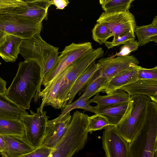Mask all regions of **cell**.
I'll list each match as a JSON object with an SVG mask.
<instances>
[{
    "label": "cell",
    "mask_w": 157,
    "mask_h": 157,
    "mask_svg": "<svg viewBox=\"0 0 157 157\" xmlns=\"http://www.w3.org/2000/svg\"><path fill=\"white\" fill-rule=\"evenodd\" d=\"M40 80V68L37 63L31 60L20 62L16 75L5 95L25 109H29Z\"/></svg>",
    "instance_id": "6da1fadb"
},
{
    "label": "cell",
    "mask_w": 157,
    "mask_h": 157,
    "mask_svg": "<svg viewBox=\"0 0 157 157\" xmlns=\"http://www.w3.org/2000/svg\"><path fill=\"white\" fill-rule=\"evenodd\" d=\"M20 54L25 60L34 61L40 68V80L36 94L40 91L42 81L56 63L59 56V48L53 46L44 41L40 34L23 39L20 47Z\"/></svg>",
    "instance_id": "7a4b0ae2"
},
{
    "label": "cell",
    "mask_w": 157,
    "mask_h": 157,
    "mask_svg": "<svg viewBox=\"0 0 157 157\" xmlns=\"http://www.w3.org/2000/svg\"><path fill=\"white\" fill-rule=\"evenodd\" d=\"M88 116L78 111L74 113L70 125L48 157H72L83 148L88 137Z\"/></svg>",
    "instance_id": "3957f363"
},
{
    "label": "cell",
    "mask_w": 157,
    "mask_h": 157,
    "mask_svg": "<svg viewBox=\"0 0 157 157\" xmlns=\"http://www.w3.org/2000/svg\"><path fill=\"white\" fill-rule=\"evenodd\" d=\"M157 103L150 101L141 129L129 144V157H157Z\"/></svg>",
    "instance_id": "277c9868"
},
{
    "label": "cell",
    "mask_w": 157,
    "mask_h": 157,
    "mask_svg": "<svg viewBox=\"0 0 157 157\" xmlns=\"http://www.w3.org/2000/svg\"><path fill=\"white\" fill-rule=\"evenodd\" d=\"M150 98L144 95L130 96V107L125 117L115 127L118 133L128 144L141 129L144 122Z\"/></svg>",
    "instance_id": "5b68a950"
},
{
    "label": "cell",
    "mask_w": 157,
    "mask_h": 157,
    "mask_svg": "<svg viewBox=\"0 0 157 157\" xmlns=\"http://www.w3.org/2000/svg\"><path fill=\"white\" fill-rule=\"evenodd\" d=\"M104 53L101 48L93 49L78 59L66 68L67 72L58 94L59 109H62L64 100L78 78L90 64L102 57Z\"/></svg>",
    "instance_id": "8992f818"
},
{
    "label": "cell",
    "mask_w": 157,
    "mask_h": 157,
    "mask_svg": "<svg viewBox=\"0 0 157 157\" xmlns=\"http://www.w3.org/2000/svg\"><path fill=\"white\" fill-rule=\"evenodd\" d=\"M42 22L28 18L10 14L0 15V31L23 39L40 34Z\"/></svg>",
    "instance_id": "52a82bcc"
},
{
    "label": "cell",
    "mask_w": 157,
    "mask_h": 157,
    "mask_svg": "<svg viewBox=\"0 0 157 157\" xmlns=\"http://www.w3.org/2000/svg\"><path fill=\"white\" fill-rule=\"evenodd\" d=\"M31 114L24 115L21 119L27 142L35 149L41 146L45 132L49 117L46 111L37 109L36 113L30 110Z\"/></svg>",
    "instance_id": "ba28073f"
},
{
    "label": "cell",
    "mask_w": 157,
    "mask_h": 157,
    "mask_svg": "<svg viewBox=\"0 0 157 157\" xmlns=\"http://www.w3.org/2000/svg\"><path fill=\"white\" fill-rule=\"evenodd\" d=\"M93 49L92 43L90 42L79 44L73 43L65 46L59 56L53 68L43 79L42 85L45 87L56 75L76 59Z\"/></svg>",
    "instance_id": "9c48e42d"
},
{
    "label": "cell",
    "mask_w": 157,
    "mask_h": 157,
    "mask_svg": "<svg viewBox=\"0 0 157 157\" xmlns=\"http://www.w3.org/2000/svg\"><path fill=\"white\" fill-rule=\"evenodd\" d=\"M97 22L105 25L111 31L113 35V40L129 32L134 34L136 26L135 17L129 11L113 13L103 12Z\"/></svg>",
    "instance_id": "30bf717a"
},
{
    "label": "cell",
    "mask_w": 157,
    "mask_h": 157,
    "mask_svg": "<svg viewBox=\"0 0 157 157\" xmlns=\"http://www.w3.org/2000/svg\"><path fill=\"white\" fill-rule=\"evenodd\" d=\"M102 137L103 148L106 157H129V144L117 132L114 126L104 128Z\"/></svg>",
    "instance_id": "8fae6325"
},
{
    "label": "cell",
    "mask_w": 157,
    "mask_h": 157,
    "mask_svg": "<svg viewBox=\"0 0 157 157\" xmlns=\"http://www.w3.org/2000/svg\"><path fill=\"white\" fill-rule=\"evenodd\" d=\"M102 75L109 81L119 73L138 65L137 58L133 55L102 58L97 63Z\"/></svg>",
    "instance_id": "7c38bea8"
},
{
    "label": "cell",
    "mask_w": 157,
    "mask_h": 157,
    "mask_svg": "<svg viewBox=\"0 0 157 157\" xmlns=\"http://www.w3.org/2000/svg\"><path fill=\"white\" fill-rule=\"evenodd\" d=\"M51 6L49 0H26L24 4L12 9L7 13L25 17L39 22L47 17Z\"/></svg>",
    "instance_id": "4fadbf2b"
},
{
    "label": "cell",
    "mask_w": 157,
    "mask_h": 157,
    "mask_svg": "<svg viewBox=\"0 0 157 157\" xmlns=\"http://www.w3.org/2000/svg\"><path fill=\"white\" fill-rule=\"evenodd\" d=\"M71 118L70 112L59 121L48 120L41 146L54 148L70 125Z\"/></svg>",
    "instance_id": "5bb4252c"
},
{
    "label": "cell",
    "mask_w": 157,
    "mask_h": 157,
    "mask_svg": "<svg viewBox=\"0 0 157 157\" xmlns=\"http://www.w3.org/2000/svg\"><path fill=\"white\" fill-rule=\"evenodd\" d=\"M5 142L6 147L0 153L2 157H17L30 152L35 149L25 138L16 136L0 135Z\"/></svg>",
    "instance_id": "9a60e30c"
},
{
    "label": "cell",
    "mask_w": 157,
    "mask_h": 157,
    "mask_svg": "<svg viewBox=\"0 0 157 157\" xmlns=\"http://www.w3.org/2000/svg\"><path fill=\"white\" fill-rule=\"evenodd\" d=\"M67 72L66 68L56 75L40 91L39 97L42 98L40 109L43 110L44 107L51 105L56 109H59L58 94L61 83Z\"/></svg>",
    "instance_id": "2e32d148"
},
{
    "label": "cell",
    "mask_w": 157,
    "mask_h": 157,
    "mask_svg": "<svg viewBox=\"0 0 157 157\" xmlns=\"http://www.w3.org/2000/svg\"><path fill=\"white\" fill-rule=\"evenodd\" d=\"M130 96L143 95L157 103V79L138 80L121 88Z\"/></svg>",
    "instance_id": "e0dca14e"
},
{
    "label": "cell",
    "mask_w": 157,
    "mask_h": 157,
    "mask_svg": "<svg viewBox=\"0 0 157 157\" xmlns=\"http://www.w3.org/2000/svg\"><path fill=\"white\" fill-rule=\"evenodd\" d=\"M139 66L136 65L114 76L109 81L101 92L108 95L137 80V70Z\"/></svg>",
    "instance_id": "ac0fdd59"
},
{
    "label": "cell",
    "mask_w": 157,
    "mask_h": 157,
    "mask_svg": "<svg viewBox=\"0 0 157 157\" xmlns=\"http://www.w3.org/2000/svg\"><path fill=\"white\" fill-rule=\"evenodd\" d=\"M23 40L5 33L0 44V56L5 62L13 63L16 61L19 54L20 47Z\"/></svg>",
    "instance_id": "d6986e66"
},
{
    "label": "cell",
    "mask_w": 157,
    "mask_h": 157,
    "mask_svg": "<svg viewBox=\"0 0 157 157\" xmlns=\"http://www.w3.org/2000/svg\"><path fill=\"white\" fill-rule=\"evenodd\" d=\"M130 107L129 101L128 102L109 106L98 107L95 106V114L101 116L111 125L115 126L125 117Z\"/></svg>",
    "instance_id": "ffe728a7"
},
{
    "label": "cell",
    "mask_w": 157,
    "mask_h": 157,
    "mask_svg": "<svg viewBox=\"0 0 157 157\" xmlns=\"http://www.w3.org/2000/svg\"><path fill=\"white\" fill-rule=\"evenodd\" d=\"M99 68L98 64L94 61L83 72L75 81L65 98L62 110L66 105L72 102L77 93L85 87L90 77Z\"/></svg>",
    "instance_id": "44dd1931"
},
{
    "label": "cell",
    "mask_w": 157,
    "mask_h": 157,
    "mask_svg": "<svg viewBox=\"0 0 157 157\" xmlns=\"http://www.w3.org/2000/svg\"><path fill=\"white\" fill-rule=\"evenodd\" d=\"M130 98V96L127 92L119 89L106 95H100L98 93L90 101V103H96L97 107H102L128 102Z\"/></svg>",
    "instance_id": "7402d4cb"
},
{
    "label": "cell",
    "mask_w": 157,
    "mask_h": 157,
    "mask_svg": "<svg viewBox=\"0 0 157 157\" xmlns=\"http://www.w3.org/2000/svg\"><path fill=\"white\" fill-rule=\"evenodd\" d=\"M26 110L17 105L0 94V118L21 120L25 115L28 114Z\"/></svg>",
    "instance_id": "603a6c76"
},
{
    "label": "cell",
    "mask_w": 157,
    "mask_h": 157,
    "mask_svg": "<svg viewBox=\"0 0 157 157\" xmlns=\"http://www.w3.org/2000/svg\"><path fill=\"white\" fill-rule=\"evenodd\" d=\"M109 81L107 78L102 75L101 69L100 67L90 77L85 87V89L83 93L77 99L86 97H91L97 93L101 92Z\"/></svg>",
    "instance_id": "cb8c5ba5"
},
{
    "label": "cell",
    "mask_w": 157,
    "mask_h": 157,
    "mask_svg": "<svg viewBox=\"0 0 157 157\" xmlns=\"http://www.w3.org/2000/svg\"><path fill=\"white\" fill-rule=\"evenodd\" d=\"M0 135L25 138V129L21 120L0 118Z\"/></svg>",
    "instance_id": "d4e9b609"
},
{
    "label": "cell",
    "mask_w": 157,
    "mask_h": 157,
    "mask_svg": "<svg viewBox=\"0 0 157 157\" xmlns=\"http://www.w3.org/2000/svg\"><path fill=\"white\" fill-rule=\"evenodd\" d=\"M134 34L137 37L139 46H143L150 42H157V26L151 23L136 26Z\"/></svg>",
    "instance_id": "484cf974"
},
{
    "label": "cell",
    "mask_w": 157,
    "mask_h": 157,
    "mask_svg": "<svg viewBox=\"0 0 157 157\" xmlns=\"http://www.w3.org/2000/svg\"><path fill=\"white\" fill-rule=\"evenodd\" d=\"M90 97H86L79 99H77L75 101L68 105H66L62 109L61 114L58 117L52 120L55 122L59 121L71 110L75 109H82L85 111L96 114L95 106L90 105V103L89 99Z\"/></svg>",
    "instance_id": "4316f807"
},
{
    "label": "cell",
    "mask_w": 157,
    "mask_h": 157,
    "mask_svg": "<svg viewBox=\"0 0 157 157\" xmlns=\"http://www.w3.org/2000/svg\"><path fill=\"white\" fill-rule=\"evenodd\" d=\"M134 0H100L99 3L105 12L113 13L129 11Z\"/></svg>",
    "instance_id": "83f0119b"
},
{
    "label": "cell",
    "mask_w": 157,
    "mask_h": 157,
    "mask_svg": "<svg viewBox=\"0 0 157 157\" xmlns=\"http://www.w3.org/2000/svg\"><path fill=\"white\" fill-rule=\"evenodd\" d=\"M92 38L100 45L105 44L110 37L113 36L111 31L106 27L97 23L92 30Z\"/></svg>",
    "instance_id": "f1b7e54d"
},
{
    "label": "cell",
    "mask_w": 157,
    "mask_h": 157,
    "mask_svg": "<svg viewBox=\"0 0 157 157\" xmlns=\"http://www.w3.org/2000/svg\"><path fill=\"white\" fill-rule=\"evenodd\" d=\"M87 120L88 132L90 133L93 131L104 129L108 125H111L105 118L98 114L88 116Z\"/></svg>",
    "instance_id": "f546056e"
},
{
    "label": "cell",
    "mask_w": 157,
    "mask_h": 157,
    "mask_svg": "<svg viewBox=\"0 0 157 157\" xmlns=\"http://www.w3.org/2000/svg\"><path fill=\"white\" fill-rule=\"evenodd\" d=\"M139 46V43L137 40H129L122 46L119 52H116L110 57L113 58L116 56H129L131 52L137 50Z\"/></svg>",
    "instance_id": "4dcf8cb0"
},
{
    "label": "cell",
    "mask_w": 157,
    "mask_h": 157,
    "mask_svg": "<svg viewBox=\"0 0 157 157\" xmlns=\"http://www.w3.org/2000/svg\"><path fill=\"white\" fill-rule=\"evenodd\" d=\"M26 0H0V15L7 13L12 9L22 6Z\"/></svg>",
    "instance_id": "1f68e13d"
},
{
    "label": "cell",
    "mask_w": 157,
    "mask_h": 157,
    "mask_svg": "<svg viewBox=\"0 0 157 157\" xmlns=\"http://www.w3.org/2000/svg\"><path fill=\"white\" fill-rule=\"evenodd\" d=\"M138 80L157 79V66L147 69L139 66L138 69Z\"/></svg>",
    "instance_id": "d6a6232c"
},
{
    "label": "cell",
    "mask_w": 157,
    "mask_h": 157,
    "mask_svg": "<svg viewBox=\"0 0 157 157\" xmlns=\"http://www.w3.org/2000/svg\"><path fill=\"white\" fill-rule=\"evenodd\" d=\"M135 38V34L131 32H129L125 35L119 37L116 40H113L112 41H107L104 44L107 48L109 49L124 44L129 40H134Z\"/></svg>",
    "instance_id": "836d02e7"
},
{
    "label": "cell",
    "mask_w": 157,
    "mask_h": 157,
    "mask_svg": "<svg viewBox=\"0 0 157 157\" xmlns=\"http://www.w3.org/2000/svg\"><path fill=\"white\" fill-rule=\"evenodd\" d=\"M52 149L53 148L41 146L30 152L17 157H48Z\"/></svg>",
    "instance_id": "e575fe53"
},
{
    "label": "cell",
    "mask_w": 157,
    "mask_h": 157,
    "mask_svg": "<svg viewBox=\"0 0 157 157\" xmlns=\"http://www.w3.org/2000/svg\"><path fill=\"white\" fill-rule=\"evenodd\" d=\"M51 5L55 6L57 9L63 10L68 4L69 2L68 0H49Z\"/></svg>",
    "instance_id": "d590c367"
},
{
    "label": "cell",
    "mask_w": 157,
    "mask_h": 157,
    "mask_svg": "<svg viewBox=\"0 0 157 157\" xmlns=\"http://www.w3.org/2000/svg\"><path fill=\"white\" fill-rule=\"evenodd\" d=\"M6 82L0 77V94L5 95L7 90Z\"/></svg>",
    "instance_id": "8d00e7d4"
},
{
    "label": "cell",
    "mask_w": 157,
    "mask_h": 157,
    "mask_svg": "<svg viewBox=\"0 0 157 157\" xmlns=\"http://www.w3.org/2000/svg\"><path fill=\"white\" fill-rule=\"evenodd\" d=\"M5 147V142L3 139L0 136V153L4 151Z\"/></svg>",
    "instance_id": "74e56055"
},
{
    "label": "cell",
    "mask_w": 157,
    "mask_h": 157,
    "mask_svg": "<svg viewBox=\"0 0 157 157\" xmlns=\"http://www.w3.org/2000/svg\"><path fill=\"white\" fill-rule=\"evenodd\" d=\"M153 25L157 26V16H156L154 17L151 23Z\"/></svg>",
    "instance_id": "f35d334b"
},
{
    "label": "cell",
    "mask_w": 157,
    "mask_h": 157,
    "mask_svg": "<svg viewBox=\"0 0 157 157\" xmlns=\"http://www.w3.org/2000/svg\"><path fill=\"white\" fill-rule=\"evenodd\" d=\"M5 33L0 31V44L2 41Z\"/></svg>",
    "instance_id": "ab89813d"
}]
</instances>
